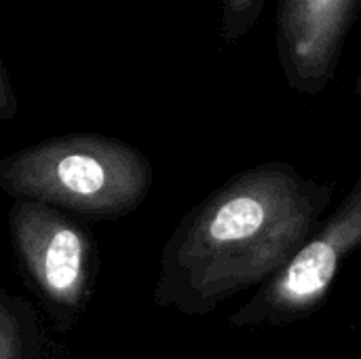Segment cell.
Instances as JSON below:
<instances>
[{
	"label": "cell",
	"instance_id": "obj_1",
	"mask_svg": "<svg viewBox=\"0 0 361 359\" xmlns=\"http://www.w3.org/2000/svg\"><path fill=\"white\" fill-rule=\"evenodd\" d=\"M332 197V184L305 178L286 161L235 174L165 241L152 303L203 317L260 288L307 241Z\"/></svg>",
	"mask_w": 361,
	"mask_h": 359
},
{
	"label": "cell",
	"instance_id": "obj_2",
	"mask_svg": "<svg viewBox=\"0 0 361 359\" xmlns=\"http://www.w3.org/2000/svg\"><path fill=\"white\" fill-rule=\"evenodd\" d=\"M152 188L146 154L104 133H68L0 159V190L78 218L118 220Z\"/></svg>",
	"mask_w": 361,
	"mask_h": 359
},
{
	"label": "cell",
	"instance_id": "obj_3",
	"mask_svg": "<svg viewBox=\"0 0 361 359\" xmlns=\"http://www.w3.org/2000/svg\"><path fill=\"white\" fill-rule=\"evenodd\" d=\"M8 237L21 277L59 334L82 317L97 279V250L89 226L59 207L15 197Z\"/></svg>",
	"mask_w": 361,
	"mask_h": 359
},
{
	"label": "cell",
	"instance_id": "obj_4",
	"mask_svg": "<svg viewBox=\"0 0 361 359\" xmlns=\"http://www.w3.org/2000/svg\"><path fill=\"white\" fill-rule=\"evenodd\" d=\"M361 245V171L341 201L298 252L231 317L233 328H286L319 313L336 275Z\"/></svg>",
	"mask_w": 361,
	"mask_h": 359
},
{
	"label": "cell",
	"instance_id": "obj_5",
	"mask_svg": "<svg viewBox=\"0 0 361 359\" xmlns=\"http://www.w3.org/2000/svg\"><path fill=\"white\" fill-rule=\"evenodd\" d=\"M361 0H279L277 59L290 89L315 95L336 76Z\"/></svg>",
	"mask_w": 361,
	"mask_h": 359
},
{
	"label": "cell",
	"instance_id": "obj_6",
	"mask_svg": "<svg viewBox=\"0 0 361 359\" xmlns=\"http://www.w3.org/2000/svg\"><path fill=\"white\" fill-rule=\"evenodd\" d=\"M55 349L36 307L0 284V359H53Z\"/></svg>",
	"mask_w": 361,
	"mask_h": 359
},
{
	"label": "cell",
	"instance_id": "obj_7",
	"mask_svg": "<svg viewBox=\"0 0 361 359\" xmlns=\"http://www.w3.org/2000/svg\"><path fill=\"white\" fill-rule=\"evenodd\" d=\"M267 0H222L220 4V34L235 42L247 36L258 23Z\"/></svg>",
	"mask_w": 361,
	"mask_h": 359
},
{
	"label": "cell",
	"instance_id": "obj_8",
	"mask_svg": "<svg viewBox=\"0 0 361 359\" xmlns=\"http://www.w3.org/2000/svg\"><path fill=\"white\" fill-rule=\"evenodd\" d=\"M17 110H19L17 95L6 74V68L0 59V121H13L17 116Z\"/></svg>",
	"mask_w": 361,
	"mask_h": 359
},
{
	"label": "cell",
	"instance_id": "obj_9",
	"mask_svg": "<svg viewBox=\"0 0 361 359\" xmlns=\"http://www.w3.org/2000/svg\"><path fill=\"white\" fill-rule=\"evenodd\" d=\"M353 91H355V95H360V97H361V70H360V74H357V78H355Z\"/></svg>",
	"mask_w": 361,
	"mask_h": 359
}]
</instances>
